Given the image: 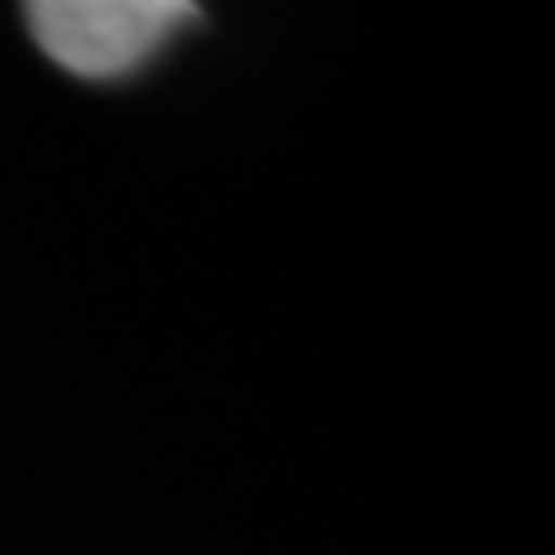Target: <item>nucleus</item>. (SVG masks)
<instances>
[{"label": "nucleus", "mask_w": 555, "mask_h": 555, "mask_svg": "<svg viewBox=\"0 0 555 555\" xmlns=\"http://www.w3.org/2000/svg\"><path fill=\"white\" fill-rule=\"evenodd\" d=\"M21 11L31 41L62 73L108 82L129 78L196 21V0H21Z\"/></svg>", "instance_id": "nucleus-1"}]
</instances>
